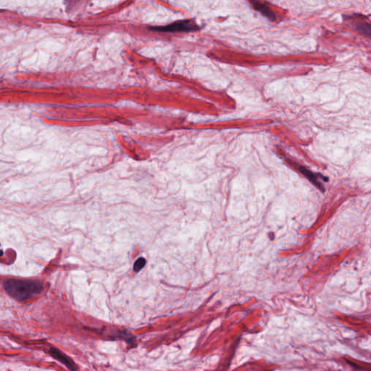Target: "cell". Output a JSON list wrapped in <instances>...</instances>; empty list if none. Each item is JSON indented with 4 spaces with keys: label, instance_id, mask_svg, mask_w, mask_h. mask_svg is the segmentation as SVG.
I'll return each mask as SVG.
<instances>
[{
    "label": "cell",
    "instance_id": "8992f818",
    "mask_svg": "<svg viewBox=\"0 0 371 371\" xmlns=\"http://www.w3.org/2000/svg\"><path fill=\"white\" fill-rule=\"evenodd\" d=\"M355 30L363 36L366 37H370L371 35V25L368 23H363L359 22L355 26Z\"/></svg>",
    "mask_w": 371,
    "mask_h": 371
},
{
    "label": "cell",
    "instance_id": "52a82bcc",
    "mask_svg": "<svg viewBox=\"0 0 371 371\" xmlns=\"http://www.w3.org/2000/svg\"><path fill=\"white\" fill-rule=\"evenodd\" d=\"M146 260L144 258H140L135 262L134 266V270L135 272H139L145 266Z\"/></svg>",
    "mask_w": 371,
    "mask_h": 371
},
{
    "label": "cell",
    "instance_id": "5b68a950",
    "mask_svg": "<svg viewBox=\"0 0 371 371\" xmlns=\"http://www.w3.org/2000/svg\"><path fill=\"white\" fill-rule=\"evenodd\" d=\"M299 170H300V172H301L304 177H307L311 182H313V184H314L315 185L317 186L319 189H322V190L323 191V186L320 185V183H318V177L316 174H313L311 171H309V170H307V168H305L303 166H300V168H299Z\"/></svg>",
    "mask_w": 371,
    "mask_h": 371
},
{
    "label": "cell",
    "instance_id": "7a4b0ae2",
    "mask_svg": "<svg viewBox=\"0 0 371 371\" xmlns=\"http://www.w3.org/2000/svg\"><path fill=\"white\" fill-rule=\"evenodd\" d=\"M199 27L194 22L191 20H181L165 26L151 28V30L160 32H193L198 30Z\"/></svg>",
    "mask_w": 371,
    "mask_h": 371
},
{
    "label": "cell",
    "instance_id": "3957f363",
    "mask_svg": "<svg viewBox=\"0 0 371 371\" xmlns=\"http://www.w3.org/2000/svg\"><path fill=\"white\" fill-rule=\"evenodd\" d=\"M49 354L53 357V358L56 359V360L60 361V363L64 364L69 370L71 371H76L78 370V367H77L76 364L71 359L69 356L66 355L63 352L59 350L58 349L54 348V347H52L49 350Z\"/></svg>",
    "mask_w": 371,
    "mask_h": 371
},
{
    "label": "cell",
    "instance_id": "6da1fadb",
    "mask_svg": "<svg viewBox=\"0 0 371 371\" xmlns=\"http://www.w3.org/2000/svg\"><path fill=\"white\" fill-rule=\"evenodd\" d=\"M4 289L9 295L18 301H25L43 290L42 283L35 281L10 279L4 283Z\"/></svg>",
    "mask_w": 371,
    "mask_h": 371
},
{
    "label": "cell",
    "instance_id": "277c9868",
    "mask_svg": "<svg viewBox=\"0 0 371 371\" xmlns=\"http://www.w3.org/2000/svg\"><path fill=\"white\" fill-rule=\"evenodd\" d=\"M249 2L251 3L254 9L259 11L263 16L267 18L270 21H275L276 20V14L268 6L258 1H250Z\"/></svg>",
    "mask_w": 371,
    "mask_h": 371
}]
</instances>
